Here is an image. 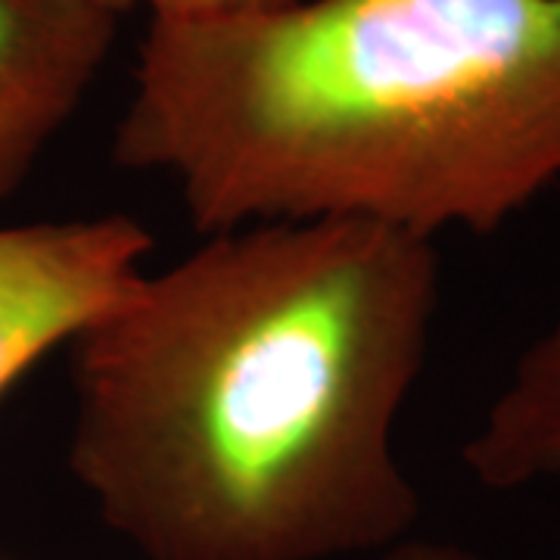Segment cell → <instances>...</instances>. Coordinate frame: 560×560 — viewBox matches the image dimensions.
<instances>
[{"mask_svg":"<svg viewBox=\"0 0 560 560\" xmlns=\"http://www.w3.org/2000/svg\"><path fill=\"white\" fill-rule=\"evenodd\" d=\"M464 460L489 489H521L560 474V324L523 352L464 445Z\"/></svg>","mask_w":560,"mask_h":560,"instance_id":"5","label":"cell"},{"mask_svg":"<svg viewBox=\"0 0 560 560\" xmlns=\"http://www.w3.org/2000/svg\"><path fill=\"white\" fill-rule=\"evenodd\" d=\"M109 0H0V202L35 175L119 35Z\"/></svg>","mask_w":560,"mask_h":560,"instance_id":"4","label":"cell"},{"mask_svg":"<svg viewBox=\"0 0 560 560\" xmlns=\"http://www.w3.org/2000/svg\"><path fill=\"white\" fill-rule=\"evenodd\" d=\"M113 160L200 234L352 219L489 234L560 178V0H308L150 20Z\"/></svg>","mask_w":560,"mask_h":560,"instance_id":"2","label":"cell"},{"mask_svg":"<svg viewBox=\"0 0 560 560\" xmlns=\"http://www.w3.org/2000/svg\"><path fill=\"white\" fill-rule=\"evenodd\" d=\"M383 560H482L470 548H460L452 541L401 539L383 551Z\"/></svg>","mask_w":560,"mask_h":560,"instance_id":"7","label":"cell"},{"mask_svg":"<svg viewBox=\"0 0 560 560\" xmlns=\"http://www.w3.org/2000/svg\"><path fill=\"white\" fill-rule=\"evenodd\" d=\"M147 275L69 342V470L143 560H334L418 521L396 423L440 308L433 241L265 221Z\"/></svg>","mask_w":560,"mask_h":560,"instance_id":"1","label":"cell"},{"mask_svg":"<svg viewBox=\"0 0 560 560\" xmlns=\"http://www.w3.org/2000/svg\"><path fill=\"white\" fill-rule=\"evenodd\" d=\"M150 231L131 215L0 228V399L143 278Z\"/></svg>","mask_w":560,"mask_h":560,"instance_id":"3","label":"cell"},{"mask_svg":"<svg viewBox=\"0 0 560 560\" xmlns=\"http://www.w3.org/2000/svg\"><path fill=\"white\" fill-rule=\"evenodd\" d=\"M308 0H128V7H143L150 20L172 22H212V20H249L283 13Z\"/></svg>","mask_w":560,"mask_h":560,"instance_id":"6","label":"cell"},{"mask_svg":"<svg viewBox=\"0 0 560 560\" xmlns=\"http://www.w3.org/2000/svg\"><path fill=\"white\" fill-rule=\"evenodd\" d=\"M109 3H116V7H121V10H128V0H109Z\"/></svg>","mask_w":560,"mask_h":560,"instance_id":"8","label":"cell"}]
</instances>
